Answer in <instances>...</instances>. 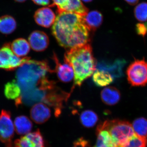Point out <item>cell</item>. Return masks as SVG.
I'll list each match as a JSON object with an SVG mask.
<instances>
[{"mask_svg": "<svg viewBox=\"0 0 147 147\" xmlns=\"http://www.w3.org/2000/svg\"><path fill=\"white\" fill-rule=\"evenodd\" d=\"M127 80L132 86H144L147 84V62L143 60H135L126 71Z\"/></svg>", "mask_w": 147, "mask_h": 147, "instance_id": "5", "label": "cell"}, {"mask_svg": "<svg viewBox=\"0 0 147 147\" xmlns=\"http://www.w3.org/2000/svg\"><path fill=\"white\" fill-rule=\"evenodd\" d=\"M147 139L134 134L125 144L119 147H147Z\"/></svg>", "mask_w": 147, "mask_h": 147, "instance_id": "26", "label": "cell"}, {"mask_svg": "<svg viewBox=\"0 0 147 147\" xmlns=\"http://www.w3.org/2000/svg\"><path fill=\"white\" fill-rule=\"evenodd\" d=\"M14 130L10 112L2 110L0 114V140L5 147H15L12 142Z\"/></svg>", "mask_w": 147, "mask_h": 147, "instance_id": "7", "label": "cell"}, {"mask_svg": "<svg viewBox=\"0 0 147 147\" xmlns=\"http://www.w3.org/2000/svg\"><path fill=\"white\" fill-rule=\"evenodd\" d=\"M129 4L131 5H136L139 2V0H124Z\"/></svg>", "mask_w": 147, "mask_h": 147, "instance_id": "30", "label": "cell"}, {"mask_svg": "<svg viewBox=\"0 0 147 147\" xmlns=\"http://www.w3.org/2000/svg\"><path fill=\"white\" fill-rule=\"evenodd\" d=\"M55 63V71L59 79L61 82L67 83L72 81L74 78V72L72 67L69 64L65 62L61 64L55 54L53 57Z\"/></svg>", "mask_w": 147, "mask_h": 147, "instance_id": "13", "label": "cell"}, {"mask_svg": "<svg viewBox=\"0 0 147 147\" xmlns=\"http://www.w3.org/2000/svg\"><path fill=\"white\" fill-rule=\"evenodd\" d=\"M53 4L50 7L56 6L58 12H68L76 13L84 16L88 12L87 8L81 0H52Z\"/></svg>", "mask_w": 147, "mask_h": 147, "instance_id": "8", "label": "cell"}, {"mask_svg": "<svg viewBox=\"0 0 147 147\" xmlns=\"http://www.w3.org/2000/svg\"><path fill=\"white\" fill-rule=\"evenodd\" d=\"M92 80L98 87H104L113 83L114 77L107 71L96 69L93 74Z\"/></svg>", "mask_w": 147, "mask_h": 147, "instance_id": "20", "label": "cell"}, {"mask_svg": "<svg viewBox=\"0 0 147 147\" xmlns=\"http://www.w3.org/2000/svg\"><path fill=\"white\" fill-rule=\"evenodd\" d=\"M132 127L134 133L139 137L147 139V119L139 118L133 122Z\"/></svg>", "mask_w": 147, "mask_h": 147, "instance_id": "24", "label": "cell"}, {"mask_svg": "<svg viewBox=\"0 0 147 147\" xmlns=\"http://www.w3.org/2000/svg\"><path fill=\"white\" fill-rule=\"evenodd\" d=\"M65 62L69 64L74 72V87L81 86L96 69V62L88 43L70 48L64 55Z\"/></svg>", "mask_w": 147, "mask_h": 147, "instance_id": "3", "label": "cell"}, {"mask_svg": "<svg viewBox=\"0 0 147 147\" xmlns=\"http://www.w3.org/2000/svg\"><path fill=\"white\" fill-rule=\"evenodd\" d=\"M36 4L39 5L46 6L50 3V0H32Z\"/></svg>", "mask_w": 147, "mask_h": 147, "instance_id": "29", "label": "cell"}, {"mask_svg": "<svg viewBox=\"0 0 147 147\" xmlns=\"http://www.w3.org/2000/svg\"><path fill=\"white\" fill-rule=\"evenodd\" d=\"M10 47L13 53L18 57L26 56L30 50L28 41L24 38L14 40L10 44Z\"/></svg>", "mask_w": 147, "mask_h": 147, "instance_id": "19", "label": "cell"}, {"mask_svg": "<svg viewBox=\"0 0 147 147\" xmlns=\"http://www.w3.org/2000/svg\"><path fill=\"white\" fill-rule=\"evenodd\" d=\"M96 143L93 147H117L116 142L106 129L98 126Z\"/></svg>", "mask_w": 147, "mask_h": 147, "instance_id": "15", "label": "cell"}, {"mask_svg": "<svg viewBox=\"0 0 147 147\" xmlns=\"http://www.w3.org/2000/svg\"><path fill=\"white\" fill-rule=\"evenodd\" d=\"M21 93V88L15 80L8 82L5 86L4 94L7 99L16 100L20 98Z\"/></svg>", "mask_w": 147, "mask_h": 147, "instance_id": "22", "label": "cell"}, {"mask_svg": "<svg viewBox=\"0 0 147 147\" xmlns=\"http://www.w3.org/2000/svg\"><path fill=\"white\" fill-rule=\"evenodd\" d=\"M101 100L106 105H116L120 100L119 91L114 87H106L102 90L100 93Z\"/></svg>", "mask_w": 147, "mask_h": 147, "instance_id": "14", "label": "cell"}, {"mask_svg": "<svg viewBox=\"0 0 147 147\" xmlns=\"http://www.w3.org/2000/svg\"><path fill=\"white\" fill-rule=\"evenodd\" d=\"M98 126L109 132L117 147L125 144L135 134L131 124L127 121L107 120Z\"/></svg>", "mask_w": 147, "mask_h": 147, "instance_id": "4", "label": "cell"}, {"mask_svg": "<svg viewBox=\"0 0 147 147\" xmlns=\"http://www.w3.org/2000/svg\"><path fill=\"white\" fill-rule=\"evenodd\" d=\"M83 1L85 2L88 3L92 1V0H82Z\"/></svg>", "mask_w": 147, "mask_h": 147, "instance_id": "32", "label": "cell"}, {"mask_svg": "<svg viewBox=\"0 0 147 147\" xmlns=\"http://www.w3.org/2000/svg\"><path fill=\"white\" fill-rule=\"evenodd\" d=\"M14 128L19 135H26L30 133L32 128L31 121L26 116H18L14 120Z\"/></svg>", "mask_w": 147, "mask_h": 147, "instance_id": "18", "label": "cell"}, {"mask_svg": "<svg viewBox=\"0 0 147 147\" xmlns=\"http://www.w3.org/2000/svg\"><path fill=\"white\" fill-rule=\"evenodd\" d=\"M34 17L38 25L45 28L53 26L56 18L54 11L48 7L38 9L35 12Z\"/></svg>", "mask_w": 147, "mask_h": 147, "instance_id": "11", "label": "cell"}, {"mask_svg": "<svg viewBox=\"0 0 147 147\" xmlns=\"http://www.w3.org/2000/svg\"><path fill=\"white\" fill-rule=\"evenodd\" d=\"M30 59L16 56L11 49L9 43H6L0 49V68L7 71L18 68Z\"/></svg>", "mask_w": 147, "mask_h": 147, "instance_id": "6", "label": "cell"}, {"mask_svg": "<svg viewBox=\"0 0 147 147\" xmlns=\"http://www.w3.org/2000/svg\"><path fill=\"white\" fill-rule=\"evenodd\" d=\"M57 13L52 30L59 45L70 49L90 42V30L85 24L84 16L71 12Z\"/></svg>", "mask_w": 147, "mask_h": 147, "instance_id": "1", "label": "cell"}, {"mask_svg": "<svg viewBox=\"0 0 147 147\" xmlns=\"http://www.w3.org/2000/svg\"><path fill=\"white\" fill-rule=\"evenodd\" d=\"M135 29L138 35L145 37L147 34V23L146 24L138 23L136 25Z\"/></svg>", "mask_w": 147, "mask_h": 147, "instance_id": "27", "label": "cell"}, {"mask_svg": "<svg viewBox=\"0 0 147 147\" xmlns=\"http://www.w3.org/2000/svg\"><path fill=\"white\" fill-rule=\"evenodd\" d=\"M30 114L31 118L35 123L41 124L50 118L51 110L44 103L38 102L32 107Z\"/></svg>", "mask_w": 147, "mask_h": 147, "instance_id": "12", "label": "cell"}, {"mask_svg": "<svg viewBox=\"0 0 147 147\" xmlns=\"http://www.w3.org/2000/svg\"><path fill=\"white\" fill-rule=\"evenodd\" d=\"M15 147H44L43 137L39 129L30 132L14 142Z\"/></svg>", "mask_w": 147, "mask_h": 147, "instance_id": "9", "label": "cell"}, {"mask_svg": "<svg viewBox=\"0 0 147 147\" xmlns=\"http://www.w3.org/2000/svg\"><path fill=\"white\" fill-rule=\"evenodd\" d=\"M121 61L117 60L114 63L101 61L96 63V69L103 70L110 73L113 77H118L121 75Z\"/></svg>", "mask_w": 147, "mask_h": 147, "instance_id": "16", "label": "cell"}, {"mask_svg": "<svg viewBox=\"0 0 147 147\" xmlns=\"http://www.w3.org/2000/svg\"><path fill=\"white\" fill-rule=\"evenodd\" d=\"M134 15L140 22L147 21V3L144 2L137 5L134 9Z\"/></svg>", "mask_w": 147, "mask_h": 147, "instance_id": "25", "label": "cell"}, {"mask_svg": "<svg viewBox=\"0 0 147 147\" xmlns=\"http://www.w3.org/2000/svg\"><path fill=\"white\" fill-rule=\"evenodd\" d=\"M14 1L18 3H22L26 1L27 0H14Z\"/></svg>", "mask_w": 147, "mask_h": 147, "instance_id": "31", "label": "cell"}, {"mask_svg": "<svg viewBox=\"0 0 147 147\" xmlns=\"http://www.w3.org/2000/svg\"><path fill=\"white\" fill-rule=\"evenodd\" d=\"M17 24L15 19L10 15L0 17V32L4 34H9L16 30Z\"/></svg>", "mask_w": 147, "mask_h": 147, "instance_id": "21", "label": "cell"}, {"mask_svg": "<svg viewBox=\"0 0 147 147\" xmlns=\"http://www.w3.org/2000/svg\"><path fill=\"white\" fill-rule=\"evenodd\" d=\"M53 71L46 61L30 59L18 67L16 77L21 88V100H28L38 93L43 92L40 90L41 83L47 77V73Z\"/></svg>", "mask_w": 147, "mask_h": 147, "instance_id": "2", "label": "cell"}, {"mask_svg": "<svg viewBox=\"0 0 147 147\" xmlns=\"http://www.w3.org/2000/svg\"><path fill=\"white\" fill-rule=\"evenodd\" d=\"M88 142L83 138H80L74 142L73 147H88Z\"/></svg>", "mask_w": 147, "mask_h": 147, "instance_id": "28", "label": "cell"}, {"mask_svg": "<svg viewBox=\"0 0 147 147\" xmlns=\"http://www.w3.org/2000/svg\"><path fill=\"white\" fill-rule=\"evenodd\" d=\"M28 42L32 50L36 52H42L48 47L49 39L44 32L36 30L29 36Z\"/></svg>", "mask_w": 147, "mask_h": 147, "instance_id": "10", "label": "cell"}, {"mask_svg": "<svg viewBox=\"0 0 147 147\" xmlns=\"http://www.w3.org/2000/svg\"><path fill=\"white\" fill-rule=\"evenodd\" d=\"M85 24L90 31H95L100 26L103 21L102 14L97 10L88 12L83 16Z\"/></svg>", "mask_w": 147, "mask_h": 147, "instance_id": "17", "label": "cell"}, {"mask_svg": "<svg viewBox=\"0 0 147 147\" xmlns=\"http://www.w3.org/2000/svg\"><path fill=\"white\" fill-rule=\"evenodd\" d=\"M80 120L82 125L85 127H92L98 121L97 114L91 110H86L81 113Z\"/></svg>", "mask_w": 147, "mask_h": 147, "instance_id": "23", "label": "cell"}]
</instances>
